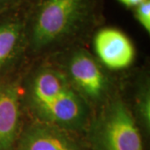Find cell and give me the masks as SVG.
Wrapping results in <instances>:
<instances>
[{
	"mask_svg": "<svg viewBox=\"0 0 150 150\" xmlns=\"http://www.w3.org/2000/svg\"><path fill=\"white\" fill-rule=\"evenodd\" d=\"M103 0H28L25 8V54H54L91 39L103 25Z\"/></svg>",
	"mask_w": 150,
	"mask_h": 150,
	"instance_id": "6da1fadb",
	"label": "cell"
},
{
	"mask_svg": "<svg viewBox=\"0 0 150 150\" xmlns=\"http://www.w3.org/2000/svg\"><path fill=\"white\" fill-rule=\"evenodd\" d=\"M22 101L38 122L80 136L93 118L90 106L50 62L38 65L26 76Z\"/></svg>",
	"mask_w": 150,
	"mask_h": 150,
	"instance_id": "7a4b0ae2",
	"label": "cell"
},
{
	"mask_svg": "<svg viewBox=\"0 0 150 150\" xmlns=\"http://www.w3.org/2000/svg\"><path fill=\"white\" fill-rule=\"evenodd\" d=\"M83 137L88 150H145L133 112L115 94L98 109Z\"/></svg>",
	"mask_w": 150,
	"mask_h": 150,
	"instance_id": "3957f363",
	"label": "cell"
},
{
	"mask_svg": "<svg viewBox=\"0 0 150 150\" xmlns=\"http://www.w3.org/2000/svg\"><path fill=\"white\" fill-rule=\"evenodd\" d=\"M66 77L92 109H99L113 95V86L106 69L83 44L52 54L49 61Z\"/></svg>",
	"mask_w": 150,
	"mask_h": 150,
	"instance_id": "277c9868",
	"label": "cell"
},
{
	"mask_svg": "<svg viewBox=\"0 0 150 150\" xmlns=\"http://www.w3.org/2000/svg\"><path fill=\"white\" fill-rule=\"evenodd\" d=\"M91 39L94 57L106 70L122 71L134 64V44L120 28L102 25L94 31Z\"/></svg>",
	"mask_w": 150,
	"mask_h": 150,
	"instance_id": "5b68a950",
	"label": "cell"
},
{
	"mask_svg": "<svg viewBox=\"0 0 150 150\" xmlns=\"http://www.w3.org/2000/svg\"><path fill=\"white\" fill-rule=\"evenodd\" d=\"M14 150H88L83 137L35 121L23 128Z\"/></svg>",
	"mask_w": 150,
	"mask_h": 150,
	"instance_id": "8992f818",
	"label": "cell"
},
{
	"mask_svg": "<svg viewBox=\"0 0 150 150\" xmlns=\"http://www.w3.org/2000/svg\"><path fill=\"white\" fill-rule=\"evenodd\" d=\"M25 8L26 4L0 13V76L25 54Z\"/></svg>",
	"mask_w": 150,
	"mask_h": 150,
	"instance_id": "52a82bcc",
	"label": "cell"
},
{
	"mask_svg": "<svg viewBox=\"0 0 150 150\" xmlns=\"http://www.w3.org/2000/svg\"><path fill=\"white\" fill-rule=\"evenodd\" d=\"M22 96L17 83L0 82V150H14L23 127Z\"/></svg>",
	"mask_w": 150,
	"mask_h": 150,
	"instance_id": "ba28073f",
	"label": "cell"
},
{
	"mask_svg": "<svg viewBox=\"0 0 150 150\" xmlns=\"http://www.w3.org/2000/svg\"><path fill=\"white\" fill-rule=\"evenodd\" d=\"M134 117L141 133L145 136L150 132V85L144 75L138 79L134 94Z\"/></svg>",
	"mask_w": 150,
	"mask_h": 150,
	"instance_id": "9c48e42d",
	"label": "cell"
},
{
	"mask_svg": "<svg viewBox=\"0 0 150 150\" xmlns=\"http://www.w3.org/2000/svg\"><path fill=\"white\" fill-rule=\"evenodd\" d=\"M135 20L148 34L150 33V0H145L132 9Z\"/></svg>",
	"mask_w": 150,
	"mask_h": 150,
	"instance_id": "30bf717a",
	"label": "cell"
},
{
	"mask_svg": "<svg viewBox=\"0 0 150 150\" xmlns=\"http://www.w3.org/2000/svg\"><path fill=\"white\" fill-rule=\"evenodd\" d=\"M28 1V0H0V13L24 5Z\"/></svg>",
	"mask_w": 150,
	"mask_h": 150,
	"instance_id": "8fae6325",
	"label": "cell"
},
{
	"mask_svg": "<svg viewBox=\"0 0 150 150\" xmlns=\"http://www.w3.org/2000/svg\"><path fill=\"white\" fill-rule=\"evenodd\" d=\"M116 1L123 7L129 9H133L135 7L139 5L141 3H143L145 0H116Z\"/></svg>",
	"mask_w": 150,
	"mask_h": 150,
	"instance_id": "7c38bea8",
	"label": "cell"
}]
</instances>
